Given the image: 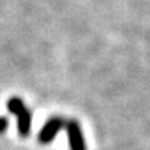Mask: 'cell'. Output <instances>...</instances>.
<instances>
[{"instance_id": "obj_3", "label": "cell", "mask_w": 150, "mask_h": 150, "mask_svg": "<svg viewBox=\"0 0 150 150\" xmlns=\"http://www.w3.org/2000/svg\"><path fill=\"white\" fill-rule=\"evenodd\" d=\"M67 138H69L71 150H86L84 138H83V133H81L78 122H75V121L67 122Z\"/></svg>"}, {"instance_id": "obj_2", "label": "cell", "mask_w": 150, "mask_h": 150, "mask_svg": "<svg viewBox=\"0 0 150 150\" xmlns=\"http://www.w3.org/2000/svg\"><path fill=\"white\" fill-rule=\"evenodd\" d=\"M63 124H64V121L61 120V118H58V117L51 118V120L43 126L42 130H40V133H38V141L42 142V144H47V142H51L54 138H55V135L58 133V130L61 129V126H63Z\"/></svg>"}, {"instance_id": "obj_4", "label": "cell", "mask_w": 150, "mask_h": 150, "mask_svg": "<svg viewBox=\"0 0 150 150\" xmlns=\"http://www.w3.org/2000/svg\"><path fill=\"white\" fill-rule=\"evenodd\" d=\"M6 126H8V121H6V118H0V133L5 132Z\"/></svg>"}, {"instance_id": "obj_1", "label": "cell", "mask_w": 150, "mask_h": 150, "mask_svg": "<svg viewBox=\"0 0 150 150\" xmlns=\"http://www.w3.org/2000/svg\"><path fill=\"white\" fill-rule=\"evenodd\" d=\"M8 110L11 113H16L18 117V133L20 136H28L31 130V113L25 107L23 101L20 98H11L8 101Z\"/></svg>"}]
</instances>
